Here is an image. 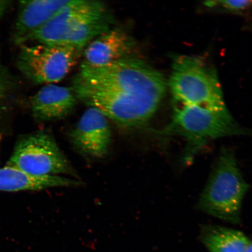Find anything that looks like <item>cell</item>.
<instances>
[{
    "mask_svg": "<svg viewBox=\"0 0 252 252\" xmlns=\"http://www.w3.org/2000/svg\"><path fill=\"white\" fill-rule=\"evenodd\" d=\"M157 133L162 137L176 135L184 138L186 144L182 161L190 163L210 141L222 137L248 135L251 131L235 121L226 107L174 105L171 122Z\"/></svg>",
    "mask_w": 252,
    "mask_h": 252,
    "instance_id": "3",
    "label": "cell"
},
{
    "mask_svg": "<svg viewBox=\"0 0 252 252\" xmlns=\"http://www.w3.org/2000/svg\"><path fill=\"white\" fill-rule=\"evenodd\" d=\"M69 1L33 0L21 2L15 26L16 42L23 43L28 36L45 24Z\"/></svg>",
    "mask_w": 252,
    "mask_h": 252,
    "instance_id": "13",
    "label": "cell"
},
{
    "mask_svg": "<svg viewBox=\"0 0 252 252\" xmlns=\"http://www.w3.org/2000/svg\"><path fill=\"white\" fill-rule=\"evenodd\" d=\"M245 252H252V241H250Z\"/></svg>",
    "mask_w": 252,
    "mask_h": 252,
    "instance_id": "17",
    "label": "cell"
},
{
    "mask_svg": "<svg viewBox=\"0 0 252 252\" xmlns=\"http://www.w3.org/2000/svg\"><path fill=\"white\" fill-rule=\"evenodd\" d=\"M252 1H211L205 2L204 5L209 8H220L232 13H242L252 5Z\"/></svg>",
    "mask_w": 252,
    "mask_h": 252,
    "instance_id": "15",
    "label": "cell"
},
{
    "mask_svg": "<svg viewBox=\"0 0 252 252\" xmlns=\"http://www.w3.org/2000/svg\"><path fill=\"white\" fill-rule=\"evenodd\" d=\"M82 182L61 176H36L14 167L0 168V191L41 190L60 187H80Z\"/></svg>",
    "mask_w": 252,
    "mask_h": 252,
    "instance_id": "12",
    "label": "cell"
},
{
    "mask_svg": "<svg viewBox=\"0 0 252 252\" xmlns=\"http://www.w3.org/2000/svg\"><path fill=\"white\" fill-rule=\"evenodd\" d=\"M113 21L112 14L102 2L70 0L23 43L31 40L84 50L91 41L111 29Z\"/></svg>",
    "mask_w": 252,
    "mask_h": 252,
    "instance_id": "2",
    "label": "cell"
},
{
    "mask_svg": "<svg viewBox=\"0 0 252 252\" xmlns=\"http://www.w3.org/2000/svg\"><path fill=\"white\" fill-rule=\"evenodd\" d=\"M7 166L36 176H77L54 138L45 131L21 138Z\"/></svg>",
    "mask_w": 252,
    "mask_h": 252,
    "instance_id": "6",
    "label": "cell"
},
{
    "mask_svg": "<svg viewBox=\"0 0 252 252\" xmlns=\"http://www.w3.org/2000/svg\"><path fill=\"white\" fill-rule=\"evenodd\" d=\"M112 136L108 119L99 110L89 107L72 130L70 139L79 152L102 158L108 153Z\"/></svg>",
    "mask_w": 252,
    "mask_h": 252,
    "instance_id": "9",
    "label": "cell"
},
{
    "mask_svg": "<svg viewBox=\"0 0 252 252\" xmlns=\"http://www.w3.org/2000/svg\"><path fill=\"white\" fill-rule=\"evenodd\" d=\"M7 1H0V17L4 13L5 9L7 7Z\"/></svg>",
    "mask_w": 252,
    "mask_h": 252,
    "instance_id": "16",
    "label": "cell"
},
{
    "mask_svg": "<svg viewBox=\"0 0 252 252\" xmlns=\"http://www.w3.org/2000/svg\"><path fill=\"white\" fill-rule=\"evenodd\" d=\"M248 189L234 151L223 148L198 200V209L216 218L238 224L241 220L242 202Z\"/></svg>",
    "mask_w": 252,
    "mask_h": 252,
    "instance_id": "4",
    "label": "cell"
},
{
    "mask_svg": "<svg viewBox=\"0 0 252 252\" xmlns=\"http://www.w3.org/2000/svg\"><path fill=\"white\" fill-rule=\"evenodd\" d=\"M0 88H1V83H0Z\"/></svg>",
    "mask_w": 252,
    "mask_h": 252,
    "instance_id": "19",
    "label": "cell"
},
{
    "mask_svg": "<svg viewBox=\"0 0 252 252\" xmlns=\"http://www.w3.org/2000/svg\"><path fill=\"white\" fill-rule=\"evenodd\" d=\"M83 51L63 45L24 46L19 56V67L34 83H58L76 65Z\"/></svg>",
    "mask_w": 252,
    "mask_h": 252,
    "instance_id": "7",
    "label": "cell"
},
{
    "mask_svg": "<svg viewBox=\"0 0 252 252\" xmlns=\"http://www.w3.org/2000/svg\"><path fill=\"white\" fill-rule=\"evenodd\" d=\"M72 80L119 96L137 99L159 107L166 83L159 72L141 59L128 57L99 67L81 64Z\"/></svg>",
    "mask_w": 252,
    "mask_h": 252,
    "instance_id": "1",
    "label": "cell"
},
{
    "mask_svg": "<svg viewBox=\"0 0 252 252\" xmlns=\"http://www.w3.org/2000/svg\"><path fill=\"white\" fill-rule=\"evenodd\" d=\"M169 87L174 105L225 108L219 79L214 69L197 57H173Z\"/></svg>",
    "mask_w": 252,
    "mask_h": 252,
    "instance_id": "5",
    "label": "cell"
},
{
    "mask_svg": "<svg viewBox=\"0 0 252 252\" xmlns=\"http://www.w3.org/2000/svg\"><path fill=\"white\" fill-rule=\"evenodd\" d=\"M77 100L71 88L47 84L32 99V112L39 121H58L70 114Z\"/></svg>",
    "mask_w": 252,
    "mask_h": 252,
    "instance_id": "11",
    "label": "cell"
},
{
    "mask_svg": "<svg viewBox=\"0 0 252 252\" xmlns=\"http://www.w3.org/2000/svg\"><path fill=\"white\" fill-rule=\"evenodd\" d=\"M71 88L77 99L88 107L99 110L107 118L122 128H135L146 125L158 109L152 104L122 97L73 80Z\"/></svg>",
    "mask_w": 252,
    "mask_h": 252,
    "instance_id": "8",
    "label": "cell"
},
{
    "mask_svg": "<svg viewBox=\"0 0 252 252\" xmlns=\"http://www.w3.org/2000/svg\"><path fill=\"white\" fill-rule=\"evenodd\" d=\"M135 41L122 30L110 29L88 44L83 51L82 64L99 67L133 56Z\"/></svg>",
    "mask_w": 252,
    "mask_h": 252,
    "instance_id": "10",
    "label": "cell"
},
{
    "mask_svg": "<svg viewBox=\"0 0 252 252\" xmlns=\"http://www.w3.org/2000/svg\"><path fill=\"white\" fill-rule=\"evenodd\" d=\"M1 137H0V144H1ZM0 146H1V145H0Z\"/></svg>",
    "mask_w": 252,
    "mask_h": 252,
    "instance_id": "18",
    "label": "cell"
},
{
    "mask_svg": "<svg viewBox=\"0 0 252 252\" xmlns=\"http://www.w3.org/2000/svg\"><path fill=\"white\" fill-rule=\"evenodd\" d=\"M200 239L211 252H245L250 242L243 232L214 225H203Z\"/></svg>",
    "mask_w": 252,
    "mask_h": 252,
    "instance_id": "14",
    "label": "cell"
}]
</instances>
